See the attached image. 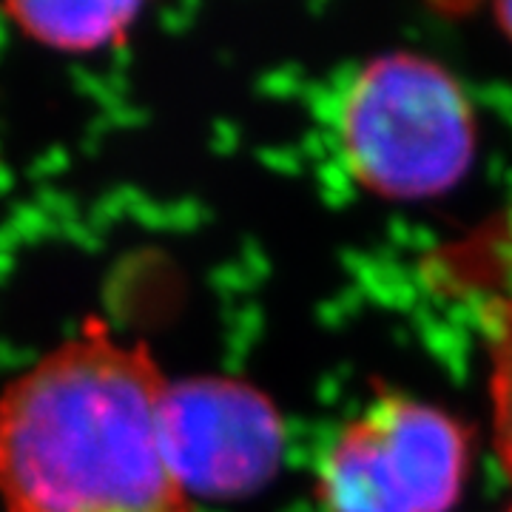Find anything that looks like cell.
I'll return each mask as SVG.
<instances>
[{"mask_svg":"<svg viewBox=\"0 0 512 512\" xmlns=\"http://www.w3.org/2000/svg\"><path fill=\"white\" fill-rule=\"evenodd\" d=\"M470 476V433L447 410L382 393L330 441L316 473L325 512H450Z\"/></svg>","mask_w":512,"mask_h":512,"instance_id":"3957f363","label":"cell"},{"mask_svg":"<svg viewBox=\"0 0 512 512\" xmlns=\"http://www.w3.org/2000/svg\"><path fill=\"white\" fill-rule=\"evenodd\" d=\"M336 140L353 183L382 200H427L456 188L476 160V109L433 57L387 52L350 77Z\"/></svg>","mask_w":512,"mask_h":512,"instance_id":"7a4b0ae2","label":"cell"},{"mask_svg":"<svg viewBox=\"0 0 512 512\" xmlns=\"http://www.w3.org/2000/svg\"><path fill=\"white\" fill-rule=\"evenodd\" d=\"M160 436L171 473L191 498L262 490L285 456V421L271 396L231 376L165 384Z\"/></svg>","mask_w":512,"mask_h":512,"instance_id":"277c9868","label":"cell"},{"mask_svg":"<svg viewBox=\"0 0 512 512\" xmlns=\"http://www.w3.org/2000/svg\"><path fill=\"white\" fill-rule=\"evenodd\" d=\"M165 384L143 339L86 316L0 393L3 512H200L165 458Z\"/></svg>","mask_w":512,"mask_h":512,"instance_id":"6da1fadb","label":"cell"},{"mask_svg":"<svg viewBox=\"0 0 512 512\" xmlns=\"http://www.w3.org/2000/svg\"><path fill=\"white\" fill-rule=\"evenodd\" d=\"M490 342V399H493L495 453L512 481V296L484 308Z\"/></svg>","mask_w":512,"mask_h":512,"instance_id":"8992f818","label":"cell"},{"mask_svg":"<svg viewBox=\"0 0 512 512\" xmlns=\"http://www.w3.org/2000/svg\"><path fill=\"white\" fill-rule=\"evenodd\" d=\"M146 12L143 3H32L12 0L0 6L29 40L69 55H92L100 49L123 46Z\"/></svg>","mask_w":512,"mask_h":512,"instance_id":"5b68a950","label":"cell"},{"mask_svg":"<svg viewBox=\"0 0 512 512\" xmlns=\"http://www.w3.org/2000/svg\"><path fill=\"white\" fill-rule=\"evenodd\" d=\"M495 26L504 32V37L512 43V3H495L493 6Z\"/></svg>","mask_w":512,"mask_h":512,"instance_id":"52a82bcc","label":"cell"},{"mask_svg":"<svg viewBox=\"0 0 512 512\" xmlns=\"http://www.w3.org/2000/svg\"><path fill=\"white\" fill-rule=\"evenodd\" d=\"M510 512H512V510H510Z\"/></svg>","mask_w":512,"mask_h":512,"instance_id":"ba28073f","label":"cell"}]
</instances>
